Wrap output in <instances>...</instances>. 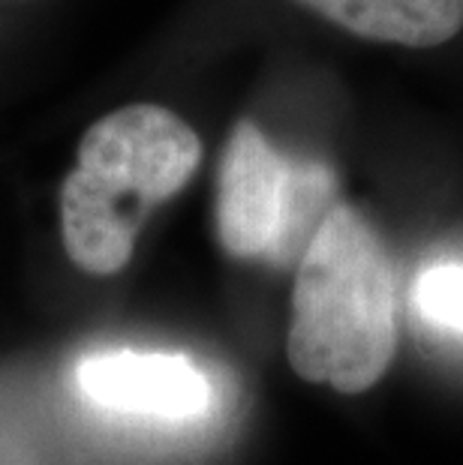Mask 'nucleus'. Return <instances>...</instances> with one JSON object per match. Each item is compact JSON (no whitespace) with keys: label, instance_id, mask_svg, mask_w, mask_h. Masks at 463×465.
I'll return each mask as SVG.
<instances>
[{"label":"nucleus","instance_id":"obj_1","mask_svg":"<svg viewBox=\"0 0 463 465\" xmlns=\"http://www.w3.org/2000/svg\"><path fill=\"white\" fill-rule=\"evenodd\" d=\"M394 276L358 207L334 204L295 264L286 351L304 381L340 393L373 388L394 358Z\"/></svg>","mask_w":463,"mask_h":465},{"label":"nucleus","instance_id":"obj_2","mask_svg":"<svg viewBox=\"0 0 463 465\" xmlns=\"http://www.w3.org/2000/svg\"><path fill=\"white\" fill-rule=\"evenodd\" d=\"M199 160V135L163 105H126L96 121L61 190L73 264L94 276L124 271L147 213L184 190Z\"/></svg>","mask_w":463,"mask_h":465},{"label":"nucleus","instance_id":"obj_3","mask_svg":"<svg viewBox=\"0 0 463 465\" xmlns=\"http://www.w3.org/2000/svg\"><path fill=\"white\" fill-rule=\"evenodd\" d=\"M334 174L319 163L277 153L265 133L238 121L216 177V237L235 259L298 264L334 207Z\"/></svg>","mask_w":463,"mask_h":465},{"label":"nucleus","instance_id":"obj_4","mask_svg":"<svg viewBox=\"0 0 463 465\" xmlns=\"http://www.w3.org/2000/svg\"><path fill=\"white\" fill-rule=\"evenodd\" d=\"M78 393L103 411L154 420H190L211 409L214 391L181 354L100 351L75 363Z\"/></svg>","mask_w":463,"mask_h":465},{"label":"nucleus","instance_id":"obj_5","mask_svg":"<svg viewBox=\"0 0 463 465\" xmlns=\"http://www.w3.org/2000/svg\"><path fill=\"white\" fill-rule=\"evenodd\" d=\"M343 31L409 48L451 39L463 25V0H298Z\"/></svg>","mask_w":463,"mask_h":465},{"label":"nucleus","instance_id":"obj_6","mask_svg":"<svg viewBox=\"0 0 463 465\" xmlns=\"http://www.w3.org/2000/svg\"><path fill=\"white\" fill-rule=\"evenodd\" d=\"M416 303L428 322L463 333V267L442 264L421 273Z\"/></svg>","mask_w":463,"mask_h":465}]
</instances>
